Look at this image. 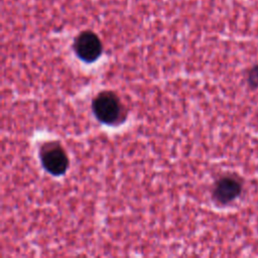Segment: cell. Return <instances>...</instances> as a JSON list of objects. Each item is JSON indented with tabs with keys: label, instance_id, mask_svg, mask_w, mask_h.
Instances as JSON below:
<instances>
[{
	"label": "cell",
	"instance_id": "6da1fadb",
	"mask_svg": "<svg viewBox=\"0 0 258 258\" xmlns=\"http://www.w3.org/2000/svg\"><path fill=\"white\" fill-rule=\"evenodd\" d=\"M95 117L107 125L116 124L121 120L122 106L118 97L112 92H101L92 103Z\"/></svg>",
	"mask_w": 258,
	"mask_h": 258
},
{
	"label": "cell",
	"instance_id": "7a4b0ae2",
	"mask_svg": "<svg viewBox=\"0 0 258 258\" xmlns=\"http://www.w3.org/2000/svg\"><path fill=\"white\" fill-rule=\"evenodd\" d=\"M40 161L44 169L52 175L63 174L69 166V158L58 142H47L40 149Z\"/></svg>",
	"mask_w": 258,
	"mask_h": 258
},
{
	"label": "cell",
	"instance_id": "3957f363",
	"mask_svg": "<svg viewBox=\"0 0 258 258\" xmlns=\"http://www.w3.org/2000/svg\"><path fill=\"white\" fill-rule=\"evenodd\" d=\"M74 50L79 58L85 62H93L102 53V42L93 31L85 30L81 32L74 41Z\"/></svg>",
	"mask_w": 258,
	"mask_h": 258
},
{
	"label": "cell",
	"instance_id": "277c9868",
	"mask_svg": "<svg viewBox=\"0 0 258 258\" xmlns=\"http://www.w3.org/2000/svg\"><path fill=\"white\" fill-rule=\"evenodd\" d=\"M242 190L241 182L231 176H224L220 178L214 188L213 197L220 204H228L234 201Z\"/></svg>",
	"mask_w": 258,
	"mask_h": 258
},
{
	"label": "cell",
	"instance_id": "5b68a950",
	"mask_svg": "<svg viewBox=\"0 0 258 258\" xmlns=\"http://www.w3.org/2000/svg\"><path fill=\"white\" fill-rule=\"evenodd\" d=\"M248 83L251 88H258V64L254 66L248 74Z\"/></svg>",
	"mask_w": 258,
	"mask_h": 258
}]
</instances>
